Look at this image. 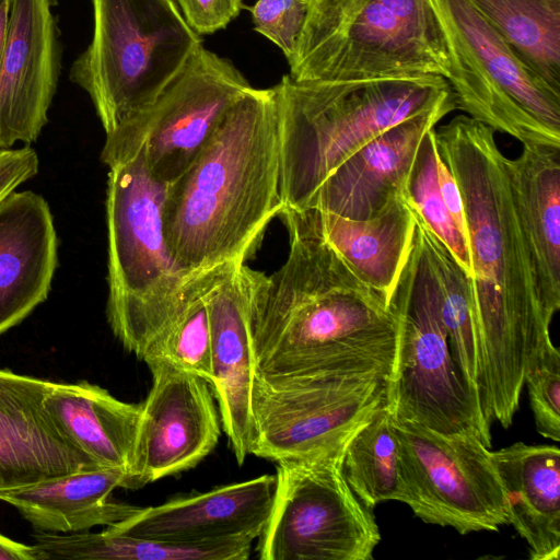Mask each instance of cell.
Returning a JSON list of instances; mask_svg holds the SVG:
<instances>
[{"label":"cell","instance_id":"17","mask_svg":"<svg viewBox=\"0 0 560 560\" xmlns=\"http://www.w3.org/2000/svg\"><path fill=\"white\" fill-rule=\"evenodd\" d=\"M259 272L245 264L228 266L205 294L211 330L213 378L210 386L223 431L240 465L249 455L250 394L255 374L250 306Z\"/></svg>","mask_w":560,"mask_h":560},{"label":"cell","instance_id":"10","mask_svg":"<svg viewBox=\"0 0 560 560\" xmlns=\"http://www.w3.org/2000/svg\"><path fill=\"white\" fill-rule=\"evenodd\" d=\"M386 402L376 374H254L249 454L272 462L336 452Z\"/></svg>","mask_w":560,"mask_h":560},{"label":"cell","instance_id":"32","mask_svg":"<svg viewBox=\"0 0 560 560\" xmlns=\"http://www.w3.org/2000/svg\"><path fill=\"white\" fill-rule=\"evenodd\" d=\"M524 385L528 390L535 425L540 435L560 441V353L547 342L528 365Z\"/></svg>","mask_w":560,"mask_h":560},{"label":"cell","instance_id":"13","mask_svg":"<svg viewBox=\"0 0 560 560\" xmlns=\"http://www.w3.org/2000/svg\"><path fill=\"white\" fill-rule=\"evenodd\" d=\"M402 503L429 524L460 535L508 525L506 504L490 447L471 434H446L394 418Z\"/></svg>","mask_w":560,"mask_h":560},{"label":"cell","instance_id":"18","mask_svg":"<svg viewBox=\"0 0 560 560\" xmlns=\"http://www.w3.org/2000/svg\"><path fill=\"white\" fill-rule=\"evenodd\" d=\"M454 109L453 97L388 128L340 164L303 209H318L353 220L378 214L394 198L406 195L423 137Z\"/></svg>","mask_w":560,"mask_h":560},{"label":"cell","instance_id":"24","mask_svg":"<svg viewBox=\"0 0 560 560\" xmlns=\"http://www.w3.org/2000/svg\"><path fill=\"white\" fill-rule=\"evenodd\" d=\"M125 482L122 469L80 471L2 492L0 500L15 506L37 530L79 533L120 522L141 509L112 500Z\"/></svg>","mask_w":560,"mask_h":560},{"label":"cell","instance_id":"30","mask_svg":"<svg viewBox=\"0 0 560 560\" xmlns=\"http://www.w3.org/2000/svg\"><path fill=\"white\" fill-rule=\"evenodd\" d=\"M228 266L207 271L176 320L155 340L142 359L164 360L206 380L213 378L211 330L205 294L219 272Z\"/></svg>","mask_w":560,"mask_h":560},{"label":"cell","instance_id":"15","mask_svg":"<svg viewBox=\"0 0 560 560\" xmlns=\"http://www.w3.org/2000/svg\"><path fill=\"white\" fill-rule=\"evenodd\" d=\"M55 384L0 369V493L101 469L47 407Z\"/></svg>","mask_w":560,"mask_h":560},{"label":"cell","instance_id":"4","mask_svg":"<svg viewBox=\"0 0 560 560\" xmlns=\"http://www.w3.org/2000/svg\"><path fill=\"white\" fill-rule=\"evenodd\" d=\"M276 92L282 209L301 210L348 158L396 124L453 98L442 77L299 82Z\"/></svg>","mask_w":560,"mask_h":560},{"label":"cell","instance_id":"19","mask_svg":"<svg viewBox=\"0 0 560 560\" xmlns=\"http://www.w3.org/2000/svg\"><path fill=\"white\" fill-rule=\"evenodd\" d=\"M276 474L141 508L115 532L175 544H203L260 536L271 512Z\"/></svg>","mask_w":560,"mask_h":560},{"label":"cell","instance_id":"1","mask_svg":"<svg viewBox=\"0 0 560 560\" xmlns=\"http://www.w3.org/2000/svg\"><path fill=\"white\" fill-rule=\"evenodd\" d=\"M495 131L459 115L434 128L441 159L460 191L471 261L468 299L486 421L511 427L528 365L550 338Z\"/></svg>","mask_w":560,"mask_h":560},{"label":"cell","instance_id":"2","mask_svg":"<svg viewBox=\"0 0 560 560\" xmlns=\"http://www.w3.org/2000/svg\"><path fill=\"white\" fill-rule=\"evenodd\" d=\"M285 262L259 272L250 306L255 372L266 376L376 374L388 377L395 315L319 234L287 211Z\"/></svg>","mask_w":560,"mask_h":560},{"label":"cell","instance_id":"25","mask_svg":"<svg viewBox=\"0 0 560 560\" xmlns=\"http://www.w3.org/2000/svg\"><path fill=\"white\" fill-rule=\"evenodd\" d=\"M46 405L74 442L101 469L130 464L140 418V404L117 399L88 381L56 383Z\"/></svg>","mask_w":560,"mask_h":560},{"label":"cell","instance_id":"16","mask_svg":"<svg viewBox=\"0 0 560 560\" xmlns=\"http://www.w3.org/2000/svg\"><path fill=\"white\" fill-rule=\"evenodd\" d=\"M52 0H10L0 65V148L34 142L47 124L59 50Z\"/></svg>","mask_w":560,"mask_h":560},{"label":"cell","instance_id":"33","mask_svg":"<svg viewBox=\"0 0 560 560\" xmlns=\"http://www.w3.org/2000/svg\"><path fill=\"white\" fill-rule=\"evenodd\" d=\"M247 9L254 30L278 46L290 63L305 23L308 0H257Z\"/></svg>","mask_w":560,"mask_h":560},{"label":"cell","instance_id":"7","mask_svg":"<svg viewBox=\"0 0 560 560\" xmlns=\"http://www.w3.org/2000/svg\"><path fill=\"white\" fill-rule=\"evenodd\" d=\"M93 37L70 68L105 133L148 106L202 39L172 0H92Z\"/></svg>","mask_w":560,"mask_h":560},{"label":"cell","instance_id":"26","mask_svg":"<svg viewBox=\"0 0 560 560\" xmlns=\"http://www.w3.org/2000/svg\"><path fill=\"white\" fill-rule=\"evenodd\" d=\"M33 537L46 560H246L254 541L236 538L175 544L118 533L108 526L100 533L58 534L36 529Z\"/></svg>","mask_w":560,"mask_h":560},{"label":"cell","instance_id":"39","mask_svg":"<svg viewBox=\"0 0 560 560\" xmlns=\"http://www.w3.org/2000/svg\"><path fill=\"white\" fill-rule=\"evenodd\" d=\"M4 0H0V4L3 2Z\"/></svg>","mask_w":560,"mask_h":560},{"label":"cell","instance_id":"3","mask_svg":"<svg viewBox=\"0 0 560 560\" xmlns=\"http://www.w3.org/2000/svg\"><path fill=\"white\" fill-rule=\"evenodd\" d=\"M281 210L276 92L252 86L196 161L166 186L164 235L188 273L240 266Z\"/></svg>","mask_w":560,"mask_h":560},{"label":"cell","instance_id":"22","mask_svg":"<svg viewBox=\"0 0 560 560\" xmlns=\"http://www.w3.org/2000/svg\"><path fill=\"white\" fill-rule=\"evenodd\" d=\"M490 456L503 489L508 525L527 542L532 560H559V447L516 442Z\"/></svg>","mask_w":560,"mask_h":560},{"label":"cell","instance_id":"38","mask_svg":"<svg viewBox=\"0 0 560 560\" xmlns=\"http://www.w3.org/2000/svg\"><path fill=\"white\" fill-rule=\"evenodd\" d=\"M10 0H4L0 4V65L5 49L8 30H9Z\"/></svg>","mask_w":560,"mask_h":560},{"label":"cell","instance_id":"5","mask_svg":"<svg viewBox=\"0 0 560 560\" xmlns=\"http://www.w3.org/2000/svg\"><path fill=\"white\" fill-rule=\"evenodd\" d=\"M103 163L108 167L106 316L122 347L142 360L207 271L188 273L172 257L162 217L167 185L150 173L144 148Z\"/></svg>","mask_w":560,"mask_h":560},{"label":"cell","instance_id":"20","mask_svg":"<svg viewBox=\"0 0 560 560\" xmlns=\"http://www.w3.org/2000/svg\"><path fill=\"white\" fill-rule=\"evenodd\" d=\"M57 249L52 214L44 197L13 190L0 201V335L47 299Z\"/></svg>","mask_w":560,"mask_h":560},{"label":"cell","instance_id":"9","mask_svg":"<svg viewBox=\"0 0 560 560\" xmlns=\"http://www.w3.org/2000/svg\"><path fill=\"white\" fill-rule=\"evenodd\" d=\"M451 63L456 108L522 144L560 145V91L533 71L468 0H428Z\"/></svg>","mask_w":560,"mask_h":560},{"label":"cell","instance_id":"23","mask_svg":"<svg viewBox=\"0 0 560 560\" xmlns=\"http://www.w3.org/2000/svg\"><path fill=\"white\" fill-rule=\"evenodd\" d=\"M324 237L355 275L389 301L412 244L416 221L406 195L378 214L353 220L318 209H282Z\"/></svg>","mask_w":560,"mask_h":560},{"label":"cell","instance_id":"12","mask_svg":"<svg viewBox=\"0 0 560 560\" xmlns=\"http://www.w3.org/2000/svg\"><path fill=\"white\" fill-rule=\"evenodd\" d=\"M250 88L229 59L200 45L148 106L106 133L101 160L143 147L150 173L168 185L196 161Z\"/></svg>","mask_w":560,"mask_h":560},{"label":"cell","instance_id":"27","mask_svg":"<svg viewBox=\"0 0 560 560\" xmlns=\"http://www.w3.org/2000/svg\"><path fill=\"white\" fill-rule=\"evenodd\" d=\"M514 52L560 91V0H468Z\"/></svg>","mask_w":560,"mask_h":560},{"label":"cell","instance_id":"6","mask_svg":"<svg viewBox=\"0 0 560 560\" xmlns=\"http://www.w3.org/2000/svg\"><path fill=\"white\" fill-rule=\"evenodd\" d=\"M299 82L439 75L451 63L428 0H308L289 63Z\"/></svg>","mask_w":560,"mask_h":560},{"label":"cell","instance_id":"8","mask_svg":"<svg viewBox=\"0 0 560 560\" xmlns=\"http://www.w3.org/2000/svg\"><path fill=\"white\" fill-rule=\"evenodd\" d=\"M388 304L396 346L386 405L394 418L441 433L471 434L490 447L491 425L453 359L416 228Z\"/></svg>","mask_w":560,"mask_h":560},{"label":"cell","instance_id":"11","mask_svg":"<svg viewBox=\"0 0 560 560\" xmlns=\"http://www.w3.org/2000/svg\"><path fill=\"white\" fill-rule=\"evenodd\" d=\"M345 448L277 463L273 503L258 537L260 560L373 559L380 528L343 477Z\"/></svg>","mask_w":560,"mask_h":560},{"label":"cell","instance_id":"21","mask_svg":"<svg viewBox=\"0 0 560 560\" xmlns=\"http://www.w3.org/2000/svg\"><path fill=\"white\" fill-rule=\"evenodd\" d=\"M506 170L545 314L560 308V145L523 144Z\"/></svg>","mask_w":560,"mask_h":560},{"label":"cell","instance_id":"34","mask_svg":"<svg viewBox=\"0 0 560 560\" xmlns=\"http://www.w3.org/2000/svg\"><path fill=\"white\" fill-rule=\"evenodd\" d=\"M199 35L213 34L240 14L242 0H172Z\"/></svg>","mask_w":560,"mask_h":560},{"label":"cell","instance_id":"37","mask_svg":"<svg viewBox=\"0 0 560 560\" xmlns=\"http://www.w3.org/2000/svg\"><path fill=\"white\" fill-rule=\"evenodd\" d=\"M0 560H46L35 545H25L0 534Z\"/></svg>","mask_w":560,"mask_h":560},{"label":"cell","instance_id":"28","mask_svg":"<svg viewBox=\"0 0 560 560\" xmlns=\"http://www.w3.org/2000/svg\"><path fill=\"white\" fill-rule=\"evenodd\" d=\"M411 208L453 359L478 397L479 353L468 299V277L412 205Z\"/></svg>","mask_w":560,"mask_h":560},{"label":"cell","instance_id":"31","mask_svg":"<svg viewBox=\"0 0 560 560\" xmlns=\"http://www.w3.org/2000/svg\"><path fill=\"white\" fill-rule=\"evenodd\" d=\"M438 158L439 150L433 128L423 137L418 149L408 177L406 197L469 278L471 261L468 241L458 230L441 195Z\"/></svg>","mask_w":560,"mask_h":560},{"label":"cell","instance_id":"35","mask_svg":"<svg viewBox=\"0 0 560 560\" xmlns=\"http://www.w3.org/2000/svg\"><path fill=\"white\" fill-rule=\"evenodd\" d=\"M38 156L30 147L0 148V201L38 172Z\"/></svg>","mask_w":560,"mask_h":560},{"label":"cell","instance_id":"14","mask_svg":"<svg viewBox=\"0 0 560 560\" xmlns=\"http://www.w3.org/2000/svg\"><path fill=\"white\" fill-rule=\"evenodd\" d=\"M152 386L140 404L126 489H139L197 466L217 446L221 427L210 384L173 364L145 361Z\"/></svg>","mask_w":560,"mask_h":560},{"label":"cell","instance_id":"36","mask_svg":"<svg viewBox=\"0 0 560 560\" xmlns=\"http://www.w3.org/2000/svg\"><path fill=\"white\" fill-rule=\"evenodd\" d=\"M438 178L444 203L458 230L467 238V229L460 191L452 173L445 165L444 161L441 159L440 154L438 158Z\"/></svg>","mask_w":560,"mask_h":560},{"label":"cell","instance_id":"29","mask_svg":"<svg viewBox=\"0 0 560 560\" xmlns=\"http://www.w3.org/2000/svg\"><path fill=\"white\" fill-rule=\"evenodd\" d=\"M341 468L348 486L368 509L387 501L402 502L399 446L386 402L349 441Z\"/></svg>","mask_w":560,"mask_h":560}]
</instances>
